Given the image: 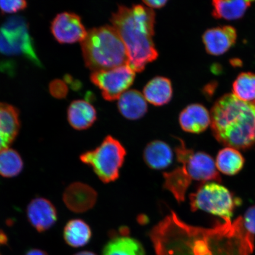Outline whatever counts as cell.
I'll list each match as a JSON object with an SVG mask.
<instances>
[{"instance_id":"16","label":"cell","mask_w":255,"mask_h":255,"mask_svg":"<svg viewBox=\"0 0 255 255\" xmlns=\"http://www.w3.org/2000/svg\"><path fill=\"white\" fill-rule=\"evenodd\" d=\"M118 106L120 113L130 120L141 119L148 110L144 96L135 89L124 92L119 99Z\"/></svg>"},{"instance_id":"6","label":"cell","mask_w":255,"mask_h":255,"mask_svg":"<svg viewBox=\"0 0 255 255\" xmlns=\"http://www.w3.org/2000/svg\"><path fill=\"white\" fill-rule=\"evenodd\" d=\"M126 155V149L119 140L108 135L98 147L84 152L80 159L103 183H110L119 178Z\"/></svg>"},{"instance_id":"11","label":"cell","mask_w":255,"mask_h":255,"mask_svg":"<svg viewBox=\"0 0 255 255\" xmlns=\"http://www.w3.org/2000/svg\"><path fill=\"white\" fill-rule=\"evenodd\" d=\"M28 222L39 232H46L57 220V213L55 206L49 200L37 197L32 200L27 208Z\"/></svg>"},{"instance_id":"9","label":"cell","mask_w":255,"mask_h":255,"mask_svg":"<svg viewBox=\"0 0 255 255\" xmlns=\"http://www.w3.org/2000/svg\"><path fill=\"white\" fill-rule=\"evenodd\" d=\"M51 31L55 39L62 44L82 43L88 33L81 17L69 12L56 16L51 25Z\"/></svg>"},{"instance_id":"5","label":"cell","mask_w":255,"mask_h":255,"mask_svg":"<svg viewBox=\"0 0 255 255\" xmlns=\"http://www.w3.org/2000/svg\"><path fill=\"white\" fill-rule=\"evenodd\" d=\"M81 47L86 66L92 71L128 65L125 44L113 25H104L88 31Z\"/></svg>"},{"instance_id":"4","label":"cell","mask_w":255,"mask_h":255,"mask_svg":"<svg viewBox=\"0 0 255 255\" xmlns=\"http://www.w3.org/2000/svg\"><path fill=\"white\" fill-rule=\"evenodd\" d=\"M175 146L179 166L163 173L164 189L173 194L178 203L185 200L188 189L193 181L221 182V178L213 158L205 152L194 151L187 147L182 140Z\"/></svg>"},{"instance_id":"29","label":"cell","mask_w":255,"mask_h":255,"mask_svg":"<svg viewBox=\"0 0 255 255\" xmlns=\"http://www.w3.org/2000/svg\"><path fill=\"white\" fill-rule=\"evenodd\" d=\"M7 242V239L4 233L0 232V245H5Z\"/></svg>"},{"instance_id":"28","label":"cell","mask_w":255,"mask_h":255,"mask_svg":"<svg viewBox=\"0 0 255 255\" xmlns=\"http://www.w3.org/2000/svg\"><path fill=\"white\" fill-rule=\"evenodd\" d=\"M24 255H48L46 252L42 250H38V249H32L28 251Z\"/></svg>"},{"instance_id":"23","label":"cell","mask_w":255,"mask_h":255,"mask_svg":"<svg viewBox=\"0 0 255 255\" xmlns=\"http://www.w3.org/2000/svg\"><path fill=\"white\" fill-rule=\"evenodd\" d=\"M23 159L18 152L12 148L0 151V175L6 178L17 176L23 170Z\"/></svg>"},{"instance_id":"24","label":"cell","mask_w":255,"mask_h":255,"mask_svg":"<svg viewBox=\"0 0 255 255\" xmlns=\"http://www.w3.org/2000/svg\"><path fill=\"white\" fill-rule=\"evenodd\" d=\"M233 94L242 101H255V74L242 73L233 85Z\"/></svg>"},{"instance_id":"19","label":"cell","mask_w":255,"mask_h":255,"mask_svg":"<svg viewBox=\"0 0 255 255\" xmlns=\"http://www.w3.org/2000/svg\"><path fill=\"white\" fill-rule=\"evenodd\" d=\"M103 255H146L144 248L136 239L127 235L113 237L105 245Z\"/></svg>"},{"instance_id":"30","label":"cell","mask_w":255,"mask_h":255,"mask_svg":"<svg viewBox=\"0 0 255 255\" xmlns=\"http://www.w3.org/2000/svg\"><path fill=\"white\" fill-rule=\"evenodd\" d=\"M73 255H97V254H95L94 253H92L91 251H81L79 252V253H76Z\"/></svg>"},{"instance_id":"27","label":"cell","mask_w":255,"mask_h":255,"mask_svg":"<svg viewBox=\"0 0 255 255\" xmlns=\"http://www.w3.org/2000/svg\"><path fill=\"white\" fill-rule=\"evenodd\" d=\"M146 7L150 8H159L166 4L167 1L166 0H155V1H152V0H149V1H143Z\"/></svg>"},{"instance_id":"14","label":"cell","mask_w":255,"mask_h":255,"mask_svg":"<svg viewBox=\"0 0 255 255\" xmlns=\"http://www.w3.org/2000/svg\"><path fill=\"white\" fill-rule=\"evenodd\" d=\"M179 123L184 131L200 133L205 131L211 124V116L203 105L191 104L181 112Z\"/></svg>"},{"instance_id":"10","label":"cell","mask_w":255,"mask_h":255,"mask_svg":"<svg viewBox=\"0 0 255 255\" xmlns=\"http://www.w3.org/2000/svg\"><path fill=\"white\" fill-rule=\"evenodd\" d=\"M97 197V193L93 188L87 184L76 182L66 188L63 200L71 211L82 213L93 208Z\"/></svg>"},{"instance_id":"8","label":"cell","mask_w":255,"mask_h":255,"mask_svg":"<svg viewBox=\"0 0 255 255\" xmlns=\"http://www.w3.org/2000/svg\"><path fill=\"white\" fill-rule=\"evenodd\" d=\"M135 72L129 65L93 72L91 80L100 89L105 100H119L124 92L133 84Z\"/></svg>"},{"instance_id":"3","label":"cell","mask_w":255,"mask_h":255,"mask_svg":"<svg viewBox=\"0 0 255 255\" xmlns=\"http://www.w3.org/2000/svg\"><path fill=\"white\" fill-rule=\"evenodd\" d=\"M210 116L213 134L222 144L236 149L255 144V101L226 94L213 105Z\"/></svg>"},{"instance_id":"18","label":"cell","mask_w":255,"mask_h":255,"mask_svg":"<svg viewBox=\"0 0 255 255\" xmlns=\"http://www.w3.org/2000/svg\"><path fill=\"white\" fill-rule=\"evenodd\" d=\"M143 95L146 101L155 106L168 104L173 96V88L170 79L162 76L153 78L143 89Z\"/></svg>"},{"instance_id":"1","label":"cell","mask_w":255,"mask_h":255,"mask_svg":"<svg viewBox=\"0 0 255 255\" xmlns=\"http://www.w3.org/2000/svg\"><path fill=\"white\" fill-rule=\"evenodd\" d=\"M149 237L156 255H251L254 250L242 218L206 229L187 224L172 212Z\"/></svg>"},{"instance_id":"13","label":"cell","mask_w":255,"mask_h":255,"mask_svg":"<svg viewBox=\"0 0 255 255\" xmlns=\"http://www.w3.org/2000/svg\"><path fill=\"white\" fill-rule=\"evenodd\" d=\"M20 128L18 110L12 105L0 103V151L12 144Z\"/></svg>"},{"instance_id":"17","label":"cell","mask_w":255,"mask_h":255,"mask_svg":"<svg viewBox=\"0 0 255 255\" xmlns=\"http://www.w3.org/2000/svg\"><path fill=\"white\" fill-rule=\"evenodd\" d=\"M97 113L95 108L84 100L72 102L68 110V120L70 125L77 130L90 128L97 120Z\"/></svg>"},{"instance_id":"26","label":"cell","mask_w":255,"mask_h":255,"mask_svg":"<svg viewBox=\"0 0 255 255\" xmlns=\"http://www.w3.org/2000/svg\"><path fill=\"white\" fill-rule=\"evenodd\" d=\"M243 220V224L246 231L254 237L255 235V206L247 210Z\"/></svg>"},{"instance_id":"15","label":"cell","mask_w":255,"mask_h":255,"mask_svg":"<svg viewBox=\"0 0 255 255\" xmlns=\"http://www.w3.org/2000/svg\"><path fill=\"white\" fill-rule=\"evenodd\" d=\"M143 158L149 168L153 170H162L173 162V152L166 142L155 140L146 146Z\"/></svg>"},{"instance_id":"20","label":"cell","mask_w":255,"mask_h":255,"mask_svg":"<svg viewBox=\"0 0 255 255\" xmlns=\"http://www.w3.org/2000/svg\"><path fill=\"white\" fill-rule=\"evenodd\" d=\"M63 238L69 246L78 248L87 245L92 238V231L87 223L81 219H73L67 223L63 230Z\"/></svg>"},{"instance_id":"21","label":"cell","mask_w":255,"mask_h":255,"mask_svg":"<svg viewBox=\"0 0 255 255\" xmlns=\"http://www.w3.org/2000/svg\"><path fill=\"white\" fill-rule=\"evenodd\" d=\"M250 1L215 0L212 2L213 17L217 19L234 20L244 15L251 5Z\"/></svg>"},{"instance_id":"22","label":"cell","mask_w":255,"mask_h":255,"mask_svg":"<svg viewBox=\"0 0 255 255\" xmlns=\"http://www.w3.org/2000/svg\"><path fill=\"white\" fill-rule=\"evenodd\" d=\"M217 169L226 175L237 174L243 168L245 159L238 149L226 147L221 149L215 162Z\"/></svg>"},{"instance_id":"2","label":"cell","mask_w":255,"mask_h":255,"mask_svg":"<svg viewBox=\"0 0 255 255\" xmlns=\"http://www.w3.org/2000/svg\"><path fill=\"white\" fill-rule=\"evenodd\" d=\"M111 22L125 44L128 65L133 71L142 72L149 63L157 59L158 53L152 39L155 14L152 8L141 4L120 5Z\"/></svg>"},{"instance_id":"25","label":"cell","mask_w":255,"mask_h":255,"mask_svg":"<svg viewBox=\"0 0 255 255\" xmlns=\"http://www.w3.org/2000/svg\"><path fill=\"white\" fill-rule=\"evenodd\" d=\"M27 2L22 0L0 1V10L4 14H12L23 10L26 8Z\"/></svg>"},{"instance_id":"7","label":"cell","mask_w":255,"mask_h":255,"mask_svg":"<svg viewBox=\"0 0 255 255\" xmlns=\"http://www.w3.org/2000/svg\"><path fill=\"white\" fill-rule=\"evenodd\" d=\"M240 204L224 186L215 182L204 183L190 195L191 211L203 210L231 221L234 210Z\"/></svg>"},{"instance_id":"12","label":"cell","mask_w":255,"mask_h":255,"mask_svg":"<svg viewBox=\"0 0 255 255\" xmlns=\"http://www.w3.org/2000/svg\"><path fill=\"white\" fill-rule=\"evenodd\" d=\"M237 39V30L230 25L210 28L203 36L207 52L213 56L222 55L228 52Z\"/></svg>"}]
</instances>
